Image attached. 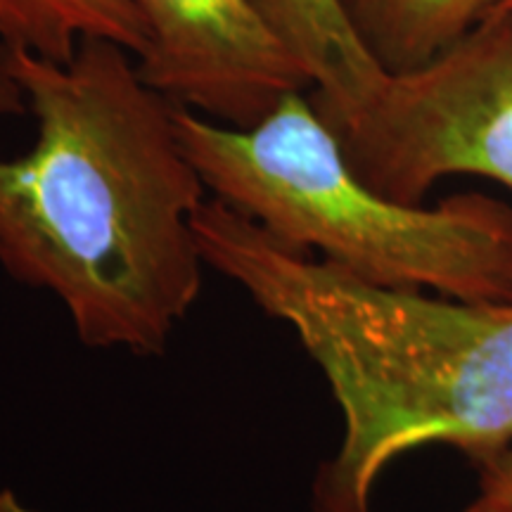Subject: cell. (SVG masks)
I'll list each match as a JSON object with an SVG mask.
<instances>
[{
    "label": "cell",
    "mask_w": 512,
    "mask_h": 512,
    "mask_svg": "<svg viewBox=\"0 0 512 512\" xmlns=\"http://www.w3.org/2000/svg\"><path fill=\"white\" fill-rule=\"evenodd\" d=\"M309 100L356 176L396 202L422 204L448 176L512 190V10L418 69L373 67Z\"/></svg>",
    "instance_id": "4"
},
{
    "label": "cell",
    "mask_w": 512,
    "mask_h": 512,
    "mask_svg": "<svg viewBox=\"0 0 512 512\" xmlns=\"http://www.w3.org/2000/svg\"><path fill=\"white\" fill-rule=\"evenodd\" d=\"M0 512H38V510L19 501V496L12 489H0Z\"/></svg>",
    "instance_id": "11"
},
{
    "label": "cell",
    "mask_w": 512,
    "mask_h": 512,
    "mask_svg": "<svg viewBox=\"0 0 512 512\" xmlns=\"http://www.w3.org/2000/svg\"><path fill=\"white\" fill-rule=\"evenodd\" d=\"M27 112V98L19 83L0 67V119L3 117H19Z\"/></svg>",
    "instance_id": "10"
},
{
    "label": "cell",
    "mask_w": 512,
    "mask_h": 512,
    "mask_svg": "<svg viewBox=\"0 0 512 512\" xmlns=\"http://www.w3.org/2000/svg\"><path fill=\"white\" fill-rule=\"evenodd\" d=\"M508 10H512V8H508Z\"/></svg>",
    "instance_id": "14"
},
{
    "label": "cell",
    "mask_w": 512,
    "mask_h": 512,
    "mask_svg": "<svg viewBox=\"0 0 512 512\" xmlns=\"http://www.w3.org/2000/svg\"><path fill=\"white\" fill-rule=\"evenodd\" d=\"M463 512H512L510 508H503V505H498L494 501H489V498L479 496L475 503H470Z\"/></svg>",
    "instance_id": "12"
},
{
    "label": "cell",
    "mask_w": 512,
    "mask_h": 512,
    "mask_svg": "<svg viewBox=\"0 0 512 512\" xmlns=\"http://www.w3.org/2000/svg\"><path fill=\"white\" fill-rule=\"evenodd\" d=\"M192 226L207 268L290 325L342 411L313 512H373L384 470L418 448H456L479 465L512 439V304L368 283L292 252L216 197Z\"/></svg>",
    "instance_id": "2"
},
{
    "label": "cell",
    "mask_w": 512,
    "mask_h": 512,
    "mask_svg": "<svg viewBox=\"0 0 512 512\" xmlns=\"http://www.w3.org/2000/svg\"><path fill=\"white\" fill-rule=\"evenodd\" d=\"M304 67L313 88H332L380 67L344 17L339 0H254Z\"/></svg>",
    "instance_id": "8"
},
{
    "label": "cell",
    "mask_w": 512,
    "mask_h": 512,
    "mask_svg": "<svg viewBox=\"0 0 512 512\" xmlns=\"http://www.w3.org/2000/svg\"><path fill=\"white\" fill-rule=\"evenodd\" d=\"M176 124L209 195L292 252L375 285L512 304V204L482 192L437 207L382 195L356 176L306 93L287 95L252 128L181 105Z\"/></svg>",
    "instance_id": "3"
},
{
    "label": "cell",
    "mask_w": 512,
    "mask_h": 512,
    "mask_svg": "<svg viewBox=\"0 0 512 512\" xmlns=\"http://www.w3.org/2000/svg\"><path fill=\"white\" fill-rule=\"evenodd\" d=\"M508 8H512V0H505V3L498 10H508Z\"/></svg>",
    "instance_id": "13"
},
{
    "label": "cell",
    "mask_w": 512,
    "mask_h": 512,
    "mask_svg": "<svg viewBox=\"0 0 512 512\" xmlns=\"http://www.w3.org/2000/svg\"><path fill=\"white\" fill-rule=\"evenodd\" d=\"M479 472V491L484 498L512 510V439L501 451L475 465Z\"/></svg>",
    "instance_id": "9"
},
{
    "label": "cell",
    "mask_w": 512,
    "mask_h": 512,
    "mask_svg": "<svg viewBox=\"0 0 512 512\" xmlns=\"http://www.w3.org/2000/svg\"><path fill=\"white\" fill-rule=\"evenodd\" d=\"M86 38L143 57L150 29L133 0H0V48L69 62Z\"/></svg>",
    "instance_id": "7"
},
{
    "label": "cell",
    "mask_w": 512,
    "mask_h": 512,
    "mask_svg": "<svg viewBox=\"0 0 512 512\" xmlns=\"http://www.w3.org/2000/svg\"><path fill=\"white\" fill-rule=\"evenodd\" d=\"M505 0H339L363 48L387 72H411L470 34Z\"/></svg>",
    "instance_id": "6"
},
{
    "label": "cell",
    "mask_w": 512,
    "mask_h": 512,
    "mask_svg": "<svg viewBox=\"0 0 512 512\" xmlns=\"http://www.w3.org/2000/svg\"><path fill=\"white\" fill-rule=\"evenodd\" d=\"M150 46L138 74L185 110L252 128L313 79L254 0H133Z\"/></svg>",
    "instance_id": "5"
},
{
    "label": "cell",
    "mask_w": 512,
    "mask_h": 512,
    "mask_svg": "<svg viewBox=\"0 0 512 512\" xmlns=\"http://www.w3.org/2000/svg\"><path fill=\"white\" fill-rule=\"evenodd\" d=\"M0 67L38 124L27 155L0 157V266L57 297L83 347L164 354L207 268L178 105L102 38L69 62L0 48Z\"/></svg>",
    "instance_id": "1"
}]
</instances>
